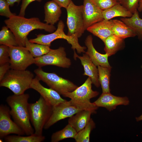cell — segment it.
<instances>
[{"mask_svg": "<svg viewBox=\"0 0 142 142\" xmlns=\"http://www.w3.org/2000/svg\"><path fill=\"white\" fill-rule=\"evenodd\" d=\"M74 58L76 60L77 58L79 59L83 66L84 73V75H87L90 77L93 84L97 87L100 86L98 79V69L92 62L88 56L85 53L82 56L77 54L75 50H74Z\"/></svg>", "mask_w": 142, "mask_h": 142, "instance_id": "cell-17", "label": "cell"}, {"mask_svg": "<svg viewBox=\"0 0 142 142\" xmlns=\"http://www.w3.org/2000/svg\"><path fill=\"white\" fill-rule=\"evenodd\" d=\"M93 113H94L93 111L89 110H81L75 115L69 117L68 124L72 126L78 133L86 126L91 119V115Z\"/></svg>", "mask_w": 142, "mask_h": 142, "instance_id": "cell-19", "label": "cell"}, {"mask_svg": "<svg viewBox=\"0 0 142 142\" xmlns=\"http://www.w3.org/2000/svg\"><path fill=\"white\" fill-rule=\"evenodd\" d=\"M93 40L92 37L91 35H88L86 38L85 43L87 49L85 53L96 66L111 67L108 60V55L106 53L101 54L97 51L93 46Z\"/></svg>", "mask_w": 142, "mask_h": 142, "instance_id": "cell-16", "label": "cell"}, {"mask_svg": "<svg viewBox=\"0 0 142 142\" xmlns=\"http://www.w3.org/2000/svg\"><path fill=\"white\" fill-rule=\"evenodd\" d=\"M40 80L37 76L33 79L30 88L38 92L45 101L52 107L60 103L65 102L66 100L63 99L57 92L50 88L44 87L40 82Z\"/></svg>", "mask_w": 142, "mask_h": 142, "instance_id": "cell-13", "label": "cell"}, {"mask_svg": "<svg viewBox=\"0 0 142 142\" xmlns=\"http://www.w3.org/2000/svg\"><path fill=\"white\" fill-rule=\"evenodd\" d=\"M6 0H0V15L9 18L16 15L11 11Z\"/></svg>", "mask_w": 142, "mask_h": 142, "instance_id": "cell-33", "label": "cell"}, {"mask_svg": "<svg viewBox=\"0 0 142 142\" xmlns=\"http://www.w3.org/2000/svg\"><path fill=\"white\" fill-rule=\"evenodd\" d=\"M135 119L137 122L142 121V114L139 116L136 117Z\"/></svg>", "mask_w": 142, "mask_h": 142, "instance_id": "cell-40", "label": "cell"}, {"mask_svg": "<svg viewBox=\"0 0 142 142\" xmlns=\"http://www.w3.org/2000/svg\"><path fill=\"white\" fill-rule=\"evenodd\" d=\"M21 0H6L7 1L9 5L12 6H13L14 3L17 2L18 4H19Z\"/></svg>", "mask_w": 142, "mask_h": 142, "instance_id": "cell-38", "label": "cell"}, {"mask_svg": "<svg viewBox=\"0 0 142 142\" xmlns=\"http://www.w3.org/2000/svg\"><path fill=\"white\" fill-rule=\"evenodd\" d=\"M82 110L72 104L70 101L52 107L51 114L44 129H47L59 121L69 118Z\"/></svg>", "mask_w": 142, "mask_h": 142, "instance_id": "cell-12", "label": "cell"}, {"mask_svg": "<svg viewBox=\"0 0 142 142\" xmlns=\"http://www.w3.org/2000/svg\"><path fill=\"white\" fill-rule=\"evenodd\" d=\"M0 142H3V140L2 139H0Z\"/></svg>", "mask_w": 142, "mask_h": 142, "instance_id": "cell-41", "label": "cell"}, {"mask_svg": "<svg viewBox=\"0 0 142 142\" xmlns=\"http://www.w3.org/2000/svg\"><path fill=\"white\" fill-rule=\"evenodd\" d=\"M64 24L62 20L58 23L56 29L53 32L47 34H39L37 35V37L29 40L31 42L48 46L50 47L52 42L59 39H62L67 40L71 45V48L74 50H76L78 53L85 52V50L87 47L81 46L79 44L78 38L75 36H69L64 32Z\"/></svg>", "mask_w": 142, "mask_h": 142, "instance_id": "cell-6", "label": "cell"}, {"mask_svg": "<svg viewBox=\"0 0 142 142\" xmlns=\"http://www.w3.org/2000/svg\"><path fill=\"white\" fill-rule=\"evenodd\" d=\"M77 133L75 129L68 124L63 129L53 133L52 135L51 142H58L67 138L74 139Z\"/></svg>", "mask_w": 142, "mask_h": 142, "instance_id": "cell-27", "label": "cell"}, {"mask_svg": "<svg viewBox=\"0 0 142 142\" xmlns=\"http://www.w3.org/2000/svg\"><path fill=\"white\" fill-rule=\"evenodd\" d=\"M92 84L91 79L89 77L81 85L72 92L64 93L62 95L70 98L69 101L71 103L81 109L90 110L95 113L98 107L93 103H91L90 100L97 96L99 93L92 90Z\"/></svg>", "mask_w": 142, "mask_h": 142, "instance_id": "cell-3", "label": "cell"}, {"mask_svg": "<svg viewBox=\"0 0 142 142\" xmlns=\"http://www.w3.org/2000/svg\"><path fill=\"white\" fill-rule=\"evenodd\" d=\"M10 69L11 68L9 62L0 64V81Z\"/></svg>", "mask_w": 142, "mask_h": 142, "instance_id": "cell-36", "label": "cell"}, {"mask_svg": "<svg viewBox=\"0 0 142 142\" xmlns=\"http://www.w3.org/2000/svg\"><path fill=\"white\" fill-rule=\"evenodd\" d=\"M4 139L6 142H42L44 140L45 137L42 135H38L34 133L27 136L8 135Z\"/></svg>", "mask_w": 142, "mask_h": 142, "instance_id": "cell-26", "label": "cell"}, {"mask_svg": "<svg viewBox=\"0 0 142 142\" xmlns=\"http://www.w3.org/2000/svg\"><path fill=\"white\" fill-rule=\"evenodd\" d=\"M52 108L41 96L36 102L29 103L30 121L34 133L42 135L43 129L51 114Z\"/></svg>", "mask_w": 142, "mask_h": 142, "instance_id": "cell-5", "label": "cell"}, {"mask_svg": "<svg viewBox=\"0 0 142 142\" xmlns=\"http://www.w3.org/2000/svg\"><path fill=\"white\" fill-rule=\"evenodd\" d=\"M98 8L103 11L109 8L118 2L116 0H91Z\"/></svg>", "mask_w": 142, "mask_h": 142, "instance_id": "cell-32", "label": "cell"}, {"mask_svg": "<svg viewBox=\"0 0 142 142\" xmlns=\"http://www.w3.org/2000/svg\"><path fill=\"white\" fill-rule=\"evenodd\" d=\"M104 42V50L109 56L114 54L121 49L124 44V39L114 34L107 37Z\"/></svg>", "mask_w": 142, "mask_h": 142, "instance_id": "cell-22", "label": "cell"}, {"mask_svg": "<svg viewBox=\"0 0 142 142\" xmlns=\"http://www.w3.org/2000/svg\"><path fill=\"white\" fill-rule=\"evenodd\" d=\"M98 79L102 89V93L110 92V81L111 67L98 66Z\"/></svg>", "mask_w": 142, "mask_h": 142, "instance_id": "cell-25", "label": "cell"}, {"mask_svg": "<svg viewBox=\"0 0 142 142\" xmlns=\"http://www.w3.org/2000/svg\"><path fill=\"white\" fill-rule=\"evenodd\" d=\"M141 68H142V65L141 66Z\"/></svg>", "mask_w": 142, "mask_h": 142, "instance_id": "cell-42", "label": "cell"}, {"mask_svg": "<svg viewBox=\"0 0 142 142\" xmlns=\"http://www.w3.org/2000/svg\"><path fill=\"white\" fill-rule=\"evenodd\" d=\"M93 103L98 107L105 108L111 111L116 109L118 106L128 105L130 101L126 97L116 96L109 92L102 93Z\"/></svg>", "mask_w": 142, "mask_h": 142, "instance_id": "cell-15", "label": "cell"}, {"mask_svg": "<svg viewBox=\"0 0 142 142\" xmlns=\"http://www.w3.org/2000/svg\"><path fill=\"white\" fill-rule=\"evenodd\" d=\"M7 26L3 27L0 31V44L8 47L18 46L15 36Z\"/></svg>", "mask_w": 142, "mask_h": 142, "instance_id": "cell-29", "label": "cell"}, {"mask_svg": "<svg viewBox=\"0 0 142 142\" xmlns=\"http://www.w3.org/2000/svg\"><path fill=\"white\" fill-rule=\"evenodd\" d=\"M61 8L53 0L46 3L44 6L45 13L44 21L48 24L54 25L59 20L62 13Z\"/></svg>", "mask_w": 142, "mask_h": 142, "instance_id": "cell-20", "label": "cell"}, {"mask_svg": "<svg viewBox=\"0 0 142 142\" xmlns=\"http://www.w3.org/2000/svg\"><path fill=\"white\" fill-rule=\"evenodd\" d=\"M138 10L140 12H141L142 11V0H140L138 8Z\"/></svg>", "mask_w": 142, "mask_h": 142, "instance_id": "cell-39", "label": "cell"}, {"mask_svg": "<svg viewBox=\"0 0 142 142\" xmlns=\"http://www.w3.org/2000/svg\"><path fill=\"white\" fill-rule=\"evenodd\" d=\"M9 50V47L4 45H1L0 64L10 62V58Z\"/></svg>", "mask_w": 142, "mask_h": 142, "instance_id": "cell-34", "label": "cell"}, {"mask_svg": "<svg viewBox=\"0 0 142 142\" xmlns=\"http://www.w3.org/2000/svg\"><path fill=\"white\" fill-rule=\"evenodd\" d=\"M25 47L34 58L46 54L50 49L49 46L31 42L27 38L26 40Z\"/></svg>", "mask_w": 142, "mask_h": 142, "instance_id": "cell-28", "label": "cell"}, {"mask_svg": "<svg viewBox=\"0 0 142 142\" xmlns=\"http://www.w3.org/2000/svg\"><path fill=\"white\" fill-rule=\"evenodd\" d=\"M95 127V124L91 118L89 122L82 130L77 133L74 139L76 142H89L91 131Z\"/></svg>", "mask_w": 142, "mask_h": 142, "instance_id": "cell-30", "label": "cell"}, {"mask_svg": "<svg viewBox=\"0 0 142 142\" xmlns=\"http://www.w3.org/2000/svg\"><path fill=\"white\" fill-rule=\"evenodd\" d=\"M34 72L40 80L45 83L60 95L72 92L78 87L72 82L59 76L55 73L44 71L41 67L35 69Z\"/></svg>", "mask_w": 142, "mask_h": 142, "instance_id": "cell-7", "label": "cell"}, {"mask_svg": "<svg viewBox=\"0 0 142 142\" xmlns=\"http://www.w3.org/2000/svg\"><path fill=\"white\" fill-rule=\"evenodd\" d=\"M9 50L11 69L25 70L34 64L35 58L25 47H9Z\"/></svg>", "mask_w": 142, "mask_h": 142, "instance_id": "cell-10", "label": "cell"}, {"mask_svg": "<svg viewBox=\"0 0 142 142\" xmlns=\"http://www.w3.org/2000/svg\"><path fill=\"white\" fill-rule=\"evenodd\" d=\"M34 58V64L38 67L53 65L67 68L71 65L70 59L66 56L65 48L62 47L56 49H50L46 54Z\"/></svg>", "mask_w": 142, "mask_h": 142, "instance_id": "cell-9", "label": "cell"}, {"mask_svg": "<svg viewBox=\"0 0 142 142\" xmlns=\"http://www.w3.org/2000/svg\"><path fill=\"white\" fill-rule=\"evenodd\" d=\"M9 108L6 105H0V138H4L11 134L23 135V130L11 118Z\"/></svg>", "mask_w": 142, "mask_h": 142, "instance_id": "cell-11", "label": "cell"}, {"mask_svg": "<svg viewBox=\"0 0 142 142\" xmlns=\"http://www.w3.org/2000/svg\"><path fill=\"white\" fill-rule=\"evenodd\" d=\"M4 23L15 35L18 45L21 46H25L27 36L33 30H44L52 33L56 29L54 25L42 22L37 17L28 18L15 15L5 20Z\"/></svg>", "mask_w": 142, "mask_h": 142, "instance_id": "cell-1", "label": "cell"}, {"mask_svg": "<svg viewBox=\"0 0 142 142\" xmlns=\"http://www.w3.org/2000/svg\"><path fill=\"white\" fill-rule=\"evenodd\" d=\"M34 77L28 70L10 69L0 81V86L8 88L14 94H23L30 88Z\"/></svg>", "mask_w": 142, "mask_h": 142, "instance_id": "cell-4", "label": "cell"}, {"mask_svg": "<svg viewBox=\"0 0 142 142\" xmlns=\"http://www.w3.org/2000/svg\"><path fill=\"white\" fill-rule=\"evenodd\" d=\"M120 20L133 30L139 39L142 40V19L140 18L138 10L131 17H123Z\"/></svg>", "mask_w": 142, "mask_h": 142, "instance_id": "cell-24", "label": "cell"}, {"mask_svg": "<svg viewBox=\"0 0 142 142\" xmlns=\"http://www.w3.org/2000/svg\"><path fill=\"white\" fill-rule=\"evenodd\" d=\"M117 1V0H116Z\"/></svg>", "mask_w": 142, "mask_h": 142, "instance_id": "cell-43", "label": "cell"}, {"mask_svg": "<svg viewBox=\"0 0 142 142\" xmlns=\"http://www.w3.org/2000/svg\"><path fill=\"white\" fill-rule=\"evenodd\" d=\"M29 95L14 94L8 96L6 102L10 108V113L14 121L29 135L34 133L31 123L28 109Z\"/></svg>", "mask_w": 142, "mask_h": 142, "instance_id": "cell-2", "label": "cell"}, {"mask_svg": "<svg viewBox=\"0 0 142 142\" xmlns=\"http://www.w3.org/2000/svg\"><path fill=\"white\" fill-rule=\"evenodd\" d=\"M57 3L61 8H66L70 4L71 0H52Z\"/></svg>", "mask_w": 142, "mask_h": 142, "instance_id": "cell-37", "label": "cell"}, {"mask_svg": "<svg viewBox=\"0 0 142 142\" xmlns=\"http://www.w3.org/2000/svg\"><path fill=\"white\" fill-rule=\"evenodd\" d=\"M112 20L114 34L124 39L136 36L133 30L121 21L116 19Z\"/></svg>", "mask_w": 142, "mask_h": 142, "instance_id": "cell-23", "label": "cell"}, {"mask_svg": "<svg viewBox=\"0 0 142 142\" xmlns=\"http://www.w3.org/2000/svg\"><path fill=\"white\" fill-rule=\"evenodd\" d=\"M66 9L68 29L67 35L80 38L85 30L83 16V5H76L71 1Z\"/></svg>", "mask_w": 142, "mask_h": 142, "instance_id": "cell-8", "label": "cell"}, {"mask_svg": "<svg viewBox=\"0 0 142 142\" xmlns=\"http://www.w3.org/2000/svg\"><path fill=\"white\" fill-rule=\"evenodd\" d=\"M103 11L91 0H83V16L85 30L94 24L104 19Z\"/></svg>", "mask_w": 142, "mask_h": 142, "instance_id": "cell-14", "label": "cell"}, {"mask_svg": "<svg viewBox=\"0 0 142 142\" xmlns=\"http://www.w3.org/2000/svg\"><path fill=\"white\" fill-rule=\"evenodd\" d=\"M42 0H22V3L21 6L19 15L21 16L24 17L25 11L28 6L33 1H36L40 2Z\"/></svg>", "mask_w": 142, "mask_h": 142, "instance_id": "cell-35", "label": "cell"}, {"mask_svg": "<svg viewBox=\"0 0 142 142\" xmlns=\"http://www.w3.org/2000/svg\"><path fill=\"white\" fill-rule=\"evenodd\" d=\"M113 25L112 20L103 19L91 25L87 30L104 42L107 37L113 34Z\"/></svg>", "mask_w": 142, "mask_h": 142, "instance_id": "cell-18", "label": "cell"}, {"mask_svg": "<svg viewBox=\"0 0 142 142\" xmlns=\"http://www.w3.org/2000/svg\"><path fill=\"white\" fill-rule=\"evenodd\" d=\"M140 0H117V2L133 14L138 10Z\"/></svg>", "mask_w": 142, "mask_h": 142, "instance_id": "cell-31", "label": "cell"}, {"mask_svg": "<svg viewBox=\"0 0 142 142\" xmlns=\"http://www.w3.org/2000/svg\"><path fill=\"white\" fill-rule=\"evenodd\" d=\"M102 13L104 19L107 20L117 17H130L133 14L119 3L109 8L103 10Z\"/></svg>", "mask_w": 142, "mask_h": 142, "instance_id": "cell-21", "label": "cell"}]
</instances>
